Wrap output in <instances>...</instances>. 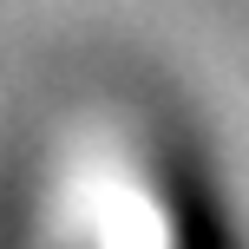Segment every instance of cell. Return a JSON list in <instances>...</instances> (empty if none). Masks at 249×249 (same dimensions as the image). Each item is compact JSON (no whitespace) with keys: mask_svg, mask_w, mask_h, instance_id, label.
Returning <instances> with one entry per match:
<instances>
[{"mask_svg":"<svg viewBox=\"0 0 249 249\" xmlns=\"http://www.w3.org/2000/svg\"><path fill=\"white\" fill-rule=\"evenodd\" d=\"M7 249H249V236L177 118L131 92H86L26 151Z\"/></svg>","mask_w":249,"mask_h":249,"instance_id":"cell-1","label":"cell"}]
</instances>
